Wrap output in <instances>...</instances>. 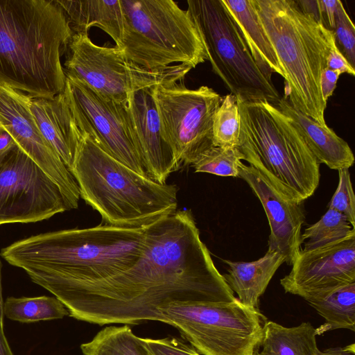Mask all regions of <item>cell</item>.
<instances>
[{
	"instance_id": "5",
	"label": "cell",
	"mask_w": 355,
	"mask_h": 355,
	"mask_svg": "<svg viewBox=\"0 0 355 355\" xmlns=\"http://www.w3.org/2000/svg\"><path fill=\"white\" fill-rule=\"evenodd\" d=\"M284 74L285 97L296 110L320 125L327 104L320 78L327 67L329 36L313 13L294 0H251Z\"/></svg>"
},
{
	"instance_id": "35",
	"label": "cell",
	"mask_w": 355,
	"mask_h": 355,
	"mask_svg": "<svg viewBox=\"0 0 355 355\" xmlns=\"http://www.w3.org/2000/svg\"><path fill=\"white\" fill-rule=\"evenodd\" d=\"M338 1V0H317L320 20L324 25L326 20L331 31H334L335 28V15Z\"/></svg>"
},
{
	"instance_id": "39",
	"label": "cell",
	"mask_w": 355,
	"mask_h": 355,
	"mask_svg": "<svg viewBox=\"0 0 355 355\" xmlns=\"http://www.w3.org/2000/svg\"><path fill=\"white\" fill-rule=\"evenodd\" d=\"M1 262L0 260V320L3 322V301L2 297V288H1Z\"/></svg>"
},
{
	"instance_id": "36",
	"label": "cell",
	"mask_w": 355,
	"mask_h": 355,
	"mask_svg": "<svg viewBox=\"0 0 355 355\" xmlns=\"http://www.w3.org/2000/svg\"><path fill=\"white\" fill-rule=\"evenodd\" d=\"M17 146L10 134L0 123V157L5 155Z\"/></svg>"
},
{
	"instance_id": "4",
	"label": "cell",
	"mask_w": 355,
	"mask_h": 355,
	"mask_svg": "<svg viewBox=\"0 0 355 355\" xmlns=\"http://www.w3.org/2000/svg\"><path fill=\"white\" fill-rule=\"evenodd\" d=\"M70 171L80 198L105 224L141 227L177 211L176 185L137 173L104 151L87 132Z\"/></svg>"
},
{
	"instance_id": "10",
	"label": "cell",
	"mask_w": 355,
	"mask_h": 355,
	"mask_svg": "<svg viewBox=\"0 0 355 355\" xmlns=\"http://www.w3.org/2000/svg\"><path fill=\"white\" fill-rule=\"evenodd\" d=\"M64 62L66 76L83 83L102 97L125 104L135 92L166 83L183 81L191 68L177 64L149 70L128 60L116 46L95 44L88 33H73Z\"/></svg>"
},
{
	"instance_id": "2",
	"label": "cell",
	"mask_w": 355,
	"mask_h": 355,
	"mask_svg": "<svg viewBox=\"0 0 355 355\" xmlns=\"http://www.w3.org/2000/svg\"><path fill=\"white\" fill-rule=\"evenodd\" d=\"M148 225L119 227L105 223L40 234L3 248L1 255L50 292L103 279L128 269L145 250Z\"/></svg>"
},
{
	"instance_id": "14",
	"label": "cell",
	"mask_w": 355,
	"mask_h": 355,
	"mask_svg": "<svg viewBox=\"0 0 355 355\" xmlns=\"http://www.w3.org/2000/svg\"><path fill=\"white\" fill-rule=\"evenodd\" d=\"M32 98L0 83V123L19 147L59 187L68 210L80 198L78 183L41 133L31 110Z\"/></svg>"
},
{
	"instance_id": "25",
	"label": "cell",
	"mask_w": 355,
	"mask_h": 355,
	"mask_svg": "<svg viewBox=\"0 0 355 355\" xmlns=\"http://www.w3.org/2000/svg\"><path fill=\"white\" fill-rule=\"evenodd\" d=\"M83 355H153L128 324L110 326L80 345Z\"/></svg>"
},
{
	"instance_id": "12",
	"label": "cell",
	"mask_w": 355,
	"mask_h": 355,
	"mask_svg": "<svg viewBox=\"0 0 355 355\" xmlns=\"http://www.w3.org/2000/svg\"><path fill=\"white\" fill-rule=\"evenodd\" d=\"M66 210L59 187L19 147L0 157V225L37 222Z\"/></svg>"
},
{
	"instance_id": "8",
	"label": "cell",
	"mask_w": 355,
	"mask_h": 355,
	"mask_svg": "<svg viewBox=\"0 0 355 355\" xmlns=\"http://www.w3.org/2000/svg\"><path fill=\"white\" fill-rule=\"evenodd\" d=\"M187 11L202 37L213 72L241 101H268L281 97L259 67L222 0H189Z\"/></svg>"
},
{
	"instance_id": "37",
	"label": "cell",
	"mask_w": 355,
	"mask_h": 355,
	"mask_svg": "<svg viewBox=\"0 0 355 355\" xmlns=\"http://www.w3.org/2000/svg\"><path fill=\"white\" fill-rule=\"evenodd\" d=\"M315 355H355V345L352 343L345 347L329 348L324 351H318Z\"/></svg>"
},
{
	"instance_id": "9",
	"label": "cell",
	"mask_w": 355,
	"mask_h": 355,
	"mask_svg": "<svg viewBox=\"0 0 355 355\" xmlns=\"http://www.w3.org/2000/svg\"><path fill=\"white\" fill-rule=\"evenodd\" d=\"M162 322L178 329L202 355H254L266 320L238 298L230 302H173L161 306Z\"/></svg>"
},
{
	"instance_id": "28",
	"label": "cell",
	"mask_w": 355,
	"mask_h": 355,
	"mask_svg": "<svg viewBox=\"0 0 355 355\" xmlns=\"http://www.w3.org/2000/svg\"><path fill=\"white\" fill-rule=\"evenodd\" d=\"M240 115L237 99L229 94L222 98L213 123L214 146L224 148H238L240 135Z\"/></svg>"
},
{
	"instance_id": "16",
	"label": "cell",
	"mask_w": 355,
	"mask_h": 355,
	"mask_svg": "<svg viewBox=\"0 0 355 355\" xmlns=\"http://www.w3.org/2000/svg\"><path fill=\"white\" fill-rule=\"evenodd\" d=\"M239 177L248 183L263 207L270 230L268 249L281 254L285 263L292 266L301 249V230L305 221L302 203L250 164H240Z\"/></svg>"
},
{
	"instance_id": "26",
	"label": "cell",
	"mask_w": 355,
	"mask_h": 355,
	"mask_svg": "<svg viewBox=\"0 0 355 355\" xmlns=\"http://www.w3.org/2000/svg\"><path fill=\"white\" fill-rule=\"evenodd\" d=\"M3 315L14 321L31 323L61 319L69 313L55 297H10L3 304Z\"/></svg>"
},
{
	"instance_id": "23",
	"label": "cell",
	"mask_w": 355,
	"mask_h": 355,
	"mask_svg": "<svg viewBox=\"0 0 355 355\" xmlns=\"http://www.w3.org/2000/svg\"><path fill=\"white\" fill-rule=\"evenodd\" d=\"M315 328L309 322L286 327L266 320L259 349L254 355H315L318 351Z\"/></svg>"
},
{
	"instance_id": "33",
	"label": "cell",
	"mask_w": 355,
	"mask_h": 355,
	"mask_svg": "<svg viewBox=\"0 0 355 355\" xmlns=\"http://www.w3.org/2000/svg\"><path fill=\"white\" fill-rule=\"evenodd\" d=\"M328 69L338 71L341 73H347L354 76L355 71L347 61L345 55L338 49L334 31L329 36V51L327 60Z\"/></svg>"
},
{
	"instance_id": "22",
	"label": "cell",
	"mask_w": 355,
	"mask_h": 355,
	"mask_svg": "<svg viewBox=\"0 0 355 355\" xmlns=\"http://www.w3.org/2000/svg\"><path fill=\"white\" fill-rule=\"evenodd\" d=\"M234 19L256 63L266 78L272 73L284 78L274 48L263 27L251 0H222Z\"/></svg>"
},
{
	"instance_id": "15",
	"label": "cell",
	"mask_w": 355,
	"mask_h": 355,
	"mask_svg": "<svg viewBox=\"0 0 355 355\" xmlns=\"http://www.w3.org/2000/svg\"><path fill=\"white\" fill-rule=\"evenodd\" d=\"M291 272L280 279L286 293L306 302L355 282V238L311 251H300Z\"/></svg>"
},
{
	"instance_id": "19",
	"label": "cell",
	"mask_w": 355,
	"mask_h": 355,
	"mask_svg": "<svg viewBox=\"0 0 355 355\" xmlns=\"http://www.w3.org/2000/svg\"><path fill=\"white\" fill-rule=\"evenodd\" d=\"M292 121L307 147L320 164L329 168H349L354 156L349 144L328 126H323L293 107L285 98L276 105Z\"/></svg>"
},
{
	"instance_id": "20",
	"label": "cell",
	"mask_w": 355,
	"mask_h": 355,
	"mask_svg": "<svg viewBox=\"0 0 355 355\" xmlns=\"http://www.w3.org/2000/svg\"><path fill=\"white\" fill-rule=\"evenodd\" d=\"M223 261L228 266L227 273L223 277L230 288L237 294L238 300L242 304L257 310L260 297L277 269L285 263L281 254L268 249L257 261Z\"/></svg>"
},
{
	"instance_id": "1",
	"label": "cell",
	"mask_w": 355,
	"mask_h": 355,
	"mask_svg": "<svg viewBox=\"0 0 355 355\" xmlns=\"http://www.w3.org/2000/svg\"><path fill=\"white\" fill-rule=\"evenodd\" d=\"M50 293L69 316L100 326L162 322L159 309L173 302H230L236 298L215 266L189 209L149 224L145 250L128 269Z\"/></svg>"
},
{
	"instance_id": "17",
	"label": "cell",
	"mask_w": 355,
	"mask_h": 355,
	"mask_svg": "<svg viewBox=\"0 0 355 355\" xmlns=\"http://www.w3.org/2000/svg\"><path fill=\"white\" fill-rule=\"evenodd\" d=\"M152 88L134 92L124 106L135 146L148 177L164 184L180 167L162 136Z\"/></svg>"
},
{
	"instance_id": "34",
	"label": "cell",
	"mask_w": 355,
	"mask_h": 355,
	"mask_svg": "<svg viewBox=\"0 0 355 355\" xmlns=\"http://www.w3.org/2000/svg\"><path fill=\"white\" fill-rule=\"evenodd\" d=\"M340 73L338 71L331 70L327 67L322 72L320 78V90L323 101L327 103V101L332 96L336 87L337 81Z\"/></svg>"
},
{
	"instance_id": "30",
	"label": "cell",
	"mask_w": 355,
	"mask_h": 355,
	"mask_svg": "<svg viewBox=\"0 0 355 355\" xmlns=\"http://www.w3.org/2000/svg\"><path fill=\"white\" fill-rule=\"evenodd\" d=\"M339 181L328 209H334L343 214L355 227V197L353 191L349 168L338 171Z\"/></svg>"
},
{
	"instance_id": "27",
	"label": "cell",
	"mask_w": 355,
	"mask_h": 355,
	"mask_svg": "<svg viewBox=\"0 0 355 355\" xmlns=\"http://www.w3.org/2000/svg\"><path fill=\"white\" fill-rule=\"evenodd\" d=\"M355 238V227L341 213L328 209L320 219L301 234V251H311Z\"/></svg>"
},
{
	"instance_id": "32",
	"label": "cell",
	"mask_w": 355,
	"mask_h": 355,
	"mask_svg": "<svg viewBox=\"0 0 355 355\" xmlns=\"http://www.w3.org/2000/svg\"><path fill=\"white\" fill-rule=\"evenodd\" d=\"M142 340L153 355H201L191 345L176 338H142Z\"/></svg>"
},
{
	"instance_id": "6",
	"label": "cell",
	"mask_w": 355,
	"mask_h": 355,
	"mask_svg": "<svg viewBox=\"0 0 355 355\" xmlns=\"http://www.w3.org/2000/svg\"><path fill=\"white\" fill-rule=\"evenodd\" d=\"M238 148L288 196L302 203L317 189L320 163L291 119L268 101H238Z\"/></svg>"
},
{
	"instance_id": "13",
	"label": "cell",
	"mask_w": 355,
	"mask_h": 355,
	"mask_svg": "<svg viewBox=\"0 0 355 355\" xmlns=\"http://www.w3.org/2000/svg\"><path fill=\"white\" fill-rule=\"evenodd\" d=\"M65 88L84 130L110 155L148 176L135 146L125 104L102 97L69 76Z\"/></svg>"
},
{
	"instance_id": "11",
	"label": "cell",
	"mask_w": 355,
	"mask_h": 355,
	"mask_svg": "<svg viewBox=\"0 0 355 355\" xmlns=\"http://www.w3.org/2000/svg\"><path fill=\"white\" fill-rule=\"evenodd\" d=\"M151 92L162 136L176 163L191 165L214 146V118L223 97L207 86L189 89L182 81L157 85Z\"/></svg>"
},
{
	"instance_id": "38",
	"label": "cell",
	"mask_w": 355,
	"mask_h": 355,
	"mask_svg": "<svg viewBox=\"0 0 355 355\" xmlns=\"http://www.w3.org/2000/svg\"><path fill=\"white\" fill-rule=\"evenodd\" d=\"M0 355H14L3 331V322L0 320Z\"/></svg>"
},
{
	"instance_id": "29",
	"label": "cell",
	"mask_w": 355,
	"mask_h": 355,
	"mask_svg": "<svg viewBox=\"0 0 355 355\" xmlns=\"http://www.w3.org/2000/svg\"><path fill=\"white\" fill-rule=\"evenodd\" d=\"M243 155L238 148L214 146L201 154L191 165L196 173L239 177Z\"/></svg>"
},
{
	"instance_id": "31",
	"label": "cell",
	"mask_w": 355,
	"mask_h": 355,
	"mask_svg": "<svg viewBox=\"0 0 355 355\" xmlns=\"http://www.w3.org/2000/svg\"><path fill=\"white\" fill-rule=\"evenodd\" d=\"M333 31L336 40H338L342 46L345 57L354 68L355 26L340 0L336 10L335 28Z\"/></svg>"
},
{
	"instance_id": "3",
	"label": "cell",
	"mask_w": 355,
	"mask_h": 355,
	"mask_svg": "<svg viewBox=\"0 0 355 355\" xmlns=\"http://www.w3.org/2000/svg\"><path fill=\"white\" fill-rule=\"evenodd\" d=\"M73 34L55 0H0V83L35 98L62 93Z\"/></svg>"
},
{
	"instance_id": "18",
	"label": "cell",
	"mask_w": 355,
	"mask_h": 355,
	"mask_svg": "<svg viewBox=\"0 0 355 355\" xmlns=\"http://www.w3.org/2000/svg\"><path fill=\"white\" fill-rule=\"evenodd\" d=\"M31 110L43 137L71 171L85 131L66 88L51 99L32 98Z\"/></svg>"
},
{
	"instance_id": "7",
	"label": "cell",
	"mask_w": 355,
	"mask_h": 355,
	"mask_svg": "<svg viewBox=\"0 0 355 355\" xmlns=\"http://www.w3.org/2000/svg\"><path fill=\"white\" fill-rule=\"evenodd\" d=\"M123 35L119 48L138 66L191 69L208 60L200 33L187 10L172 0H120Z\"/></svg>"
},
{
	"instance_id": "24",
	"label": "cell",
	"mask_w": 355,
	"mask_h": 355,
	"mask_svg": "<svg viewBox=\"0 0 355 355\" xmlns=\"http://www.w3.org/2000/svg\"><path fill=\"white\" fill-rule=\"evenodd\" d=\"M307 302L325 321L315 329L317 335L338 329L355 331V282Z\"/></svg>"
},
{
	"instance_id": "21",
	"label": "cell",
	"mask_w": 355,
	"mask_h": 355,
	"mask_svg": "<svg viewBox=\"0 0 355 355\" xmlns=\"http://www.w3.org/2000/svg\"><path fill=\"white\" fill-rule=\"evenodd\" d=\"M64 12L73 33H87L96 26L121 45L123 35V15L120 0H55Z\"/></svg>"
}]
</instances>
